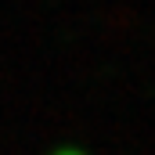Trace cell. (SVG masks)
Wrapping results in <instances>:
<instances>
[{
  "instance_id": "1",
  "label": "cell",
  "mask_w": 155,
  "mask_h": 155,
  "mask_svg": "<svg viewBox=\"0 0 155 155\" xmlns=\"http://www.w3.org/2000/svg\"><path fill=\"white\" fill-rule=\"evenodd\" d=\"M69 155H76V152H69Z\"/></svg>"
}]
</instances>
